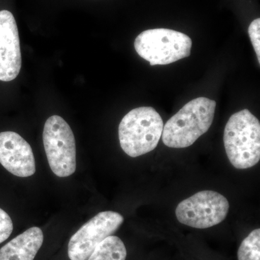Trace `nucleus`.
<instances>
[{"instance_id":"1a4fd4ad","label":"nucleus","mask_w":260,"mask_h":260,"mask_svg":"<svg viewBox=\"0 0 260 260\" xmlns=\"http://www.w3.org/2000/svg\"><path fill=\"white\" fill-rule=\"evenodd\" d=\"M0 164L18 177H31L37 169L31 147L15 132L0 133Z\"/></svg>"},{"instance_id":"ddd939ff","label":"nucleus","mask_w":260,"mask_h":260,"mask_svg":"<svg viewBox=\"0 0 260 260\" xmlns=\"http://www.w3.org/2000/svg\"><path fill=\"white\" fill-rule=\"evenodd\" d=\"M13 231V223L10 215L0 208V244L6 241Z\"/></svg>"},{"instance_id":"f257e3e1","label":"nucleus","mask_w":260,"mask_h":260,"mask_svg":"<svg viewBox=\"0 0 260 260\" xmlns=\"http://www.w3.org/2000/svg\"><path fill=\"white\" fill-rule=\"evenodd\" d=\"M216 102L197 98L185 104L164 126L162 143L172 148H185L208 131L215 116Z\"/></svg>"},{"instance_id":"20e7f679","label":"nucleus","mask_w":260,"mask_h":260,"mask_svg":"<svg viewBox=\"0 0 260 260\" xmlns=\"http://www.w3.org/2000/svg\"><path fill=\"white\" fill-rule=\"evenodd\" d=\"M192 41L183 32L167 28L149 29L135 39V49L150 65H164L188 57Z\"/></svg>"},{"instance_id":"39448f33","label":"nucleus","mask_w":260,"mask_h":260,"mask_svg":"<svg viewBox=\"0 0 260 260\" xmlns=\"http://www.w3.org/2000/svg\"><path fill=\"white\" fill-rule=\"evenodd\" d=\"M44 149L52 172L59 177H68L76 170V143L74 134L61 116H51L43 132Z\"/></svg>"},{"instance_id":"4468645a","label":"nucleus","mask_w":260,"mask_h":260,"mask_svg":"<svg viewBox=\"0 0 260 260\" xmlns=\"http://www.w3.org/2000/svg\"><path fill=\"white\" fill-rule=\"evenodd\" d=\"M260 19H255L251 22L248 28L251 44L257 56L258 61L260 63Z\"/></svg>"},{"instance_id":"7ed1b4c3","label":"nucleus","mask_w":260,"mask_h":260,"mask_svg":"<svg viewBox=\"0 0 260 260\" xmlns=\"http://www.w3.org/2000/svg\"><path fill=\"white\" fill-rule=\"evenodd\" d=\"M164 126L161 116L153 107L133 109L119 124L121 149L133 158L150 153L158 145Z\"/></svg>"},{"instance_id":"f8f14e48","label":"nucleus","mask_w":260,"mask_h":260,"mask_svg":"<svg viewBox=\"0 0 260 260\" xmlns=\"http://www.w3.org/2000/svg\"><path fill=\"white\" fill-rule=\"evenodd\" d=\"M239 260H260V229L251 232L238 251Z\"/></svg>"},{"instance_id":"9d476101","label":"nucleus","mask_w":260,"mask_h":260,"mask_svg":"<svg viewBox=\"0 0 260 260\" xmlns=\"http://www.w3.org/2000/svg\"><path fill=\"white\" fill-rule=\"evenodd\" d=\"M44 242L39 227H32L0 249V260H34Z\"/></svg>"},{"instance_id":"423d86ee","label":"nucleus","mask_w":260,"mask_h":260,"mask_svg":"<svg viewBox=\"0 0 260 260\" xmlns=\"http://www.w3.org/2000/svg\"><path fill=\"white\" fill-rule=\"evenodd\" d=\"M229 210L225 197L217 191L205 190L181 201L176 208V216L188 226L208 229L223 221Z\"/></svg>"},{"instance_id":"6e6552de","label":"nucleus","mask_w":260,"mask_h":260,"mask_svg":"<svg viewBox=\"0 0 260 260\" xmlns=\"http://www.w3.org/2000/svg\"><path fill=\"white\" fill-rule=\"evenodd\" d=\"M22 57L18 25L12 13L0 11V80L12 81L21 69Z\"/></svg>"},{"instance_id":"0eeeda50","label":"nucleus","mask_w":260,"mask_h":260,"mask_svg":"<svg viewBox=\"0 0 260 260\" xmlns=\"http://www.w3.org/2000/svg\"><path fill=\"white\" fill-rule=\"evenodd\" d=\"M124 222L121 214L104 211L84 224L70 239L68 256L70 260H87L103 240L112 236Z\"/></svg>"},{"instance_id":"9b49d317","label":"nucleus","mask_w":260,"mask_h":260,"mask_svg":"<svg viewBox=\"0 0 260 260\" xmlns=\"http://www.w3.org/2000/svg\"><path fill=\"white\" fill-rule=\"evenodd\" d=\"M125 245L119 237L106 238L95 248L87 260H125Z\"/></svg>"},{"instance_id":"f03ea898","label":"nucleus","mask_w":260,"mask_h":260,"mask_svg":"<svg viewBox=\"0 0 260 260\" xmlns=\"http://www.w3.org/2000/svg\"><path fill=\"white\" fill-rule=\"evenodd\" d=\"M224 146L236 169L254 167L260 160V123L248 109L235 113L225 126Z\"/></svg>"}]
</instances>
